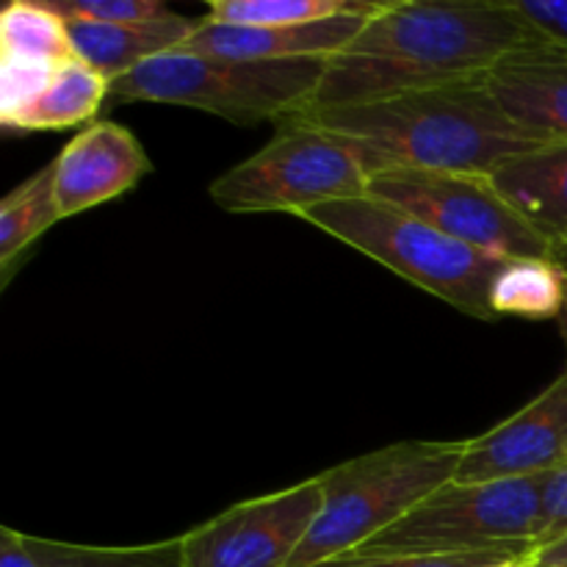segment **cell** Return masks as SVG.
<instances>
[{"label": "cell", "instance_id": "cell-1", "mask_svg": "<svg viewBox=\"0 0 567 567\" xmlns=\"http://www.w3.org/2000/svg\"><path fill=\"white\" fill-rule=\"evenodd\" d=\"M535 48L548 44L520 20L509 0H382L358 37L327 61L308 111L352 109L474 81L507 55Z\"/></svg>", "mask_w": 567, "mask_h": 567}, {"label": "cell", "instance_id": "cell-2", "mask_svg": "<svg viewBox=\"0 0 567 567\" xmlns=\"http://www.w3.org/2000/svg\"><path fill=\"white\" fill-rule=\"evenodd\" d=\"M297 120L343 138L369 177L391 169L493 177L507 161L543 147L504 114L485 78L352 109L308 111Z\"/></svg>", "mask_w": 567, "mask_h": 567}, {"label": "cell", "instance_id": "cell-3", "mask_svg": "<svg viewBox=\"0 0 567 567\" xmlns=\"http://www.w3.org/2000/svg\"><path fill=\"white\" fill-rule=\"evenodd\" d=\"M465 441H402L319 474L321 513L291 567H316L358 551L454 482Z\"/></svg>", "mask_w": 567, "mask_h": 567}, {"label": "cell", "instance_id": "cell-4", "mask_svg": "<svg viewBox=\"0 0 567 567\" xmlns=\"http://www.w3.org/2000/svg\"><path fill=\"white\" fill-rule=\"evenodd\" d=\"M324 70V59L247 61L172 50L111 81L109 103L183 105L233 125L286 122L310 109Z\"/></svg>", "mask_w": 567, "mask_h": 567}, {"label": "cell", "instance_id": "cell-5", "mask_svg": "<svg viewBox=\"0 0 567 567\" xmlns=\"http://www.w3.org/2000/svg\"><path fill=\"white\" fill-rule=\"evenodd\" d=\"M465 316L496 321L491 291L507 258L454 241L419 216L377 197L327 203L299 216Z\"/></svg>", "mask_w": 567, "mask_h": 567}, {"label": "cell", "instance_id": "cell-6", "mask_svg": "<svg viewBox=\"0 0 567 567\" xmlns=\"http://www.w3.org/2000/svg\"><path fill=\"white\" fill-rule=\"evenodd\" d=\"M546 480L449 482L352 554H537Z\"/></svg>", "mask_w": 567, "mask_h": 567}, {"label": "cell", "instance_id": "cell-7", "mask_svg": "<svg viewBox=\"0 0 567 567\" xmlns=\"http://www.w3.org/2000/svg\"><path fill=\"white\" fill-rule=\"evenodd\" d=\"M369 172L343 138L305 120L280 122L266 147L210 183L227 214H293L369 197Z\"/></svg>", "mask_w": 567, "mask_h": 567}, {"label": "cell", "instance_id": "cell-8", "mask_svg": "<svg viewBox=\"0 0 567 567\" xmlns=\"http://www.w3.org/2000/svg\"><path fill=\"white\" fill-rule=\"evenodd\" d=\"M369 197L396 205L454 241L496 258H557L551 244L526 225L487 175L391 169L371 177Z\"/></svg>", "mask_w": 567, "mask_h": 567}, {"label": "cell", "instance_id": "cell-9", "mask_svg": "<svg viewBox=\"0 0 567 567\" xmlns=\"http://www.w3.org/2000/svg\"><path fill=\"white\" fill-rule=\"evenodd\" d=\"M321 504L319 476L233 504L181 535L183 567H291Z\"/></svg>", "mask_w": 567, "mask_h": 567}, {"label": "cell", "instance_id": "cell-10", "mask_svg": "<svg viewBox=\"0 0 567 567\" xmlns=\"http://www.w3.org/2000/svg\"><path fill=\"white\" fill-rule=\"evenodd\" d=\"M567 463V365L526 408L465 441L454 482L546 476Z\"/></svg>", "mask_w": 567, "mask_h": 567}, {"label": "cell", "instance_id": "cell-11", "mask_svg": "<svg viewBox=\"0 0 567 567\" xmlns=\"http://www.w3.org/2000/svg\"><path fill=\"white\" fill-rule=\"evenodd\" d=\"M50 164L61 221L122 197L153 172L136 133L111 120H94L75 133Z\"/></svg>", "mask_w": 567, "mask_h": 567}, {"label": "cell", "instance_id": "cell-12", "mask_svg": "<svg viewBox=\"0 0 567 567\" xmlns=\"http://www.w3.org/2000/svg\"><path fill=\"white\" fill-rule=\"evenodd\" d=\"M382 0H365L360 9L330 20L305 22V25H275V28H225L199 20L181 50L221 59L247 61H293V59H324L341 53L360 33L371 14H377Z\"/></svg>", "mask_w": 567, "mask_h": 567}, {"label": "cell", "instance_id": "cell-13", "mask_svg": "<svg viewBox=\"0 0 567 567\" xmlns=\"http://www.w3.org/2000/svg\"><path fill=\"white\" fill-rule=\"evenodd\" d=\"M504 114L537 142H567V53L557 48L520 50L485 75Z\"/></svg>", "mask_w": 567, "mask_h": 567}, {"label": "cell", "instance_id": "cell-14", "mask_svg": "<svg viewBox=\"0 0 567 567\" xmlns=\"http://www.w3.org/2000/svg\"><path fill=\"white\" fill-rule=\"evenodd\" d=\"M493 183L559 258L567 249V142L543 144L507 161Z\"/></svg>", "mask_w": 567, "mask_h": 567}, {"label": "cell", "instance_id": "cell-15", "mask_svg": "<svg viewBox=\"0 0 567 567\" xmlns=\"http://www.w3.org/2000/svg\"><path fill=\"white\" fill-rule=\"evenodd\" d=\"M66 25L78 59L86 61L111 83L155 55L181 50L199 28V20L172 11L164 20L138 22V25H94V22H66Z\"/></svg>", "mask_w": 567, "mask_h": 567}, {"label": "cell", "instance_id": "cell-16", "mask_svg": "<svg viewBox=\"0 0 567 567\" xmlns=\"http://www.w3.org/2000/svg\"><path fill=\"white\" fill-rule=\"evenodd\" d=\"M109 86L111 83L97 70L72 55L64 64H59L48 89L3 127L20 133L64 131L75 125L86 127L109 103Z\"/></svg>", "mask_w": 567, "mask_h": 567}, {"label": "cell", "instance_id": "cell-17", "mask_svg": "<svg viewBox=\"0 0 567 567\" xmlns=\"http://www.w3.org/2000/svg\"><path fill=\"white\" fill-rule=\"evenodd\" d=\"M496 319H563L567 310V266L559 258L507 260L491 291Z\"/></svg>", "mask_w": 567, "mask_h": 567}, {"label": "cell", "instance_id": "cell-18", "mask_svg": "<svg viewBox=\"0 0 567 567\" xmlns=\"http://www.w3.org/2000/svg\"><path fill=\"white\" fill-rule=\"evenodd\" d=\"M61 221L59 203H55V172L53 164L33 172L14 192H9L0 203V271L3 286H9L17 264L39 236Z\"/></svg>", "mask_w": 567, "mask_h": 567}, {"label": "cell", "instance_id": "cell-19", "mask_svg": "<svg viewBox=\"0 0 567 567\" xmlns=\"http://www.w3.org/2000/svg\"><path fill=\"white\" fill-rule=\"evenodd\" d=\"M0 55L61 64L75 55L70 25L48 0H14L0 14Z\"/></svg>", "mask_w": 567, "mask_h": 567}, {"label": "cell", "instance_id": "cell-20", "mask_svg": "<svg viewBox=\"0 0 567 567\" xmlns=\"http://www.w3.org/2000/svg\"><path fill=\"white\" fill-rule=\"evenodd\" d=\"M365 0H210L203 20L225 28H275L330 20Z\"/></svg>", "mask_w": 567, "mask_h": 567}, {"label": "cell", "instance_id": "cell-21", "mask_svg": "<svg viewBox=\"0 0 567 567\" xmlns=\"http://www.w3.org/2000/svg\"><path fill=\"white\" fill-rule=\"evenodd\" d=\"M44 567H183V540L169 537L142 546H83L33 535Z\"/></svg>", "mask_w": 567, "mask_h": 567}, {"label": "cell", "instance_id": "cell-22", "mask_svg": "<svg viewBox=\"0 0 567 567\" xmlns=\"http://www.w3.org/2000/svg\"><path fill=\"white\" fill-rule=\"evenodd\" d=\"M64 22H94V25H138L172 14L161 0H48Z\"/></svg>", "mask_w": 567, "mask_h": 567}, {"label": "cell", "instance_id": "cell-23", "mask_svg": "<svg viewBox=\"0 0 567 567\" xmlns=\"http://www.w3.org/2000/svg\"><path fill=\"white\" fill-rule=\"evenodd\" d=\"M64 64V61H61ZM59 64L31 59H3L0 55V125L14 120L53 81Z\"/></svg>", "mask_w": 567, "mask_h": 567}, {"label": "cell", "instance_id": "cell-24", "mask_svg": "<svg viewBox=\"0 0 567 567\" xmlns=\"http://www.w3.org/2000/svg\"><path fill=\"white\" fill-rule=\"evenodd\" d=\"M526 554H452V557H419V554H347L316 567H485L498 559Z\"/></svg>", "mask_w": 567, "mask_h": 567}, {"label": "cell", "instance_id": "cell-25", "mask_svg": "<svg viewBox=\"0 0 567 567\" xmlns=\"http://www.w3.org/2000/svg\"><path fill=\"white\" fill-rule=\"evenodd\" d=\"M509 6L548 48L567 53V0H509Z\"/></svg>", "mask_w": 567, "mask_h": 567}, {"label": "cell", "instance_id": "cell-26", "mask_svg": "<svg viewBox=\"0 0 567 567\" xmlns=\"http://www.w3.org/2000/svg\"><path fill=\"white\" fill-rule=\"evenodd\" d=\"M567 537V463L548 474L543 487V529L537 551L554 546Z\"/></svg>", "mask_w": 567, "mask_h": 567}, {"label": "cell", "instance_id": "cell-27", "mask_svg": "<svg viewBox=\"0 0 567 567\" xmlns=\"http://www.w3.org/2000/svg\"><path fill=\"white\" fill-rule=\"evenodd\" d=\"M0 567H44L33 535L3 526L0 529Z\"/></svg>", "mask_w": 567, "mask_h": 567}, {"label": "cell", "instance_id": "cell-28", "mask_svg": "<svg viewBox=\"0 0 567 567\" xmlns=\"http://www.w3.org/2000/svg\"><path fill=\"white\" fill-rule=\"evenodd\" d=\"M535 563L537 565H563V563H567V537H565V540L554 543V546L543 548V551H537Z\"/></svg>", "mask_w": 567, "mask_h": 567}, {"label": "cell", "instance_id": "cell-29", "mask_svg": "<svg viewBox=\"0 0 567 567\" xmlns=\"http://www.w3.org/2000/svg\"><path fill=\"white\" fill-rule=\"evenodd\" d=\"M485 567H535V554H526V557H509L498 559V563H491Z\"/></svg>", "mask_w": 567, "mask_h": 567}, {"label": "cell", "instance_id": "cell-30", "mask_svg": "<svg viewBox=\"0 0 567 567\" xmlns=\"http://www.w3.org/2000/svg\"><path fill=\"white\" fill-rule=\"evenodd\" d=\"M559 321H563V338H565V347H567V313Z\"/></svg>", "mask_w": 567, "mask_h": 567}, {"label": "cell", "instance_id": "cell-31", "mask_svg": "<svg viewBox=\"0 0 567 567\" xmlns=\"http://www.w3.org/2000/svg\"><path fill=\"white\" fill-rule=\"evenodd\" d=\"M535 567H567V563H563V565H537L535 563Z\"/></svg>", "mask_w": 567, "mask_h": 567}, {"label": "cell", "instance_id": "cell-32", "mask_svg": "<svg viewBox=\"0 0 567 567\" xmlns=\"http://www.w3.org/2000/svg\"><path fill=\"white\" fill-rule=\"evenodd\" d=\"M565 313H567V310H565Z\"/></svg>", "mask_w": 567, "mask_h": 567}]
</instances>
